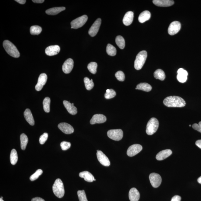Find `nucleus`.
<instances>
[{
  "instance_id": "obj_1",
  "label": "nucleus",
  "mask_w": 201,
  "mask_h": 201,
  "mask_svg": "<svg viewBox=\"0 0 201 201\" xmlns=\"http://www.w3.org/2000/svg\"><path fill=\"white\" fill-rule=\"evenodd\" d=\"M164 104L169 107H182L185 106V100L178 96H170L166 97L163 101Z\"/></svg>"
},
{
  "instance_id": "obj_2",
  "label": "nucleus",
  "mask_w": 201,
  "mask_h": 201,
  "mask_svg": "<svg viewBox=\"0 0 201 201\" xmlns=\"http://www.w3.org/2000/svg\"><path fill=\"white\" fill-rule=\"evenodd\" d=\"M3 47L6 52L10 56L14 58H18L20 57L19 51L16 46L8 40H5L3 42Z\"/></svg>"
},
{
  "instance_id": "obj_3",
  "label": "nucleus",
  "mask_w": 201,
  "mask_h": 201,
  "mask_svg": "<svg viewBox=\"0 0 201 201\" xmlns=\"http://www.w3.org/2000/svg\"><path fill=\"white\" fill-rule=\"evenodd\" d=\"M54 194L56 197L61 198L65 194V189L62 181L59 178L57 179L53 186Z\"/></svg>"
},
{
  "instance_id": "obj_4",
  "label": "nucleus",
  "mask_w": 201,
  "mask_h": 201,
  "mask_svg": "<svg viewBox=\"0 0 201 201\" xmlns=\"http://www.w3.org/2000/svg\"><path fill=\"white\" fill-rule=\"evenodd\" d=\"M147 57V52L145 50L140 52L137 55L134 63L136 69L139 70L143 67Z\"/></svg>"
},
{
  "instance_id": "obj_5",
  "label": "nucleus",
  "mask_w": 201,
  "mask_h": 201,
  "mask_svg": "<svg viewBox=\"0 0 201 201\" xmlns=\"http://www.w3.org/2000/svg\"><path fill=\"white\" fill-rule=\"evenodd\" d=\"M159 125L158 121L156 118H151L147 125L146 133L147 135H152L155 133L158 128Z\"/></svg>"
},
{
  "instance_id": "obj_6",
  "label": "nucleus",
  "mask_w": 201,
  "mask_h": 201,
  "mask_svg": "<svg viewBox=\"0 0 201 201\" xmlns=\"http://www.w3.org/2000/svg\"><path fill=\"white\" fill-rule=\"evenodd\" d=\"M88 18L86 15H84L73 20L71 23V28L78 29L81 27L86 23Z\"/></svg>"
},
{
  "instance_id": "obj_7",
  "label": "nucleus",
  "mask_w": 201,
  "mask_h": 201,
  "mask_svg": "<svg viewBox=\"0 0 201 201\" xmlns=\"http://www.w3.org/2000/svg\"><path fill=\"white\" fill-rule=\"evenodd\" d=\"M123 133L122 130H110L107 132V136L111 139L115 141H119L123 137Z\"/></svg>"
},
{
  "instance_id": "obj_8",
  "label": "nucleus",
  "mask_w": 201,
  "mask_h": 201,
  "mask_svg": "<svg viewBox=\"0 0 201 201\" xmlns=\"http://www.w3.org/2000/svg\"><path fill=\"white\" fill-rule=\"evenodd\" d=\"M149 178L151 184L154 188H157L160 186L162 182V178L159 174L152 173L150 174Z\"/></svg>"
},
{
  "instance_id": "obj_9",
  "label": "nucleus",
  "mask_w": 201,
  "mask_h": 201,
  "mask_svg": "<svg viewBox=\"0 0 201 201\" xmlns=\"http://www.w3.org/2000/svg\"><path fill=\"white\" fill-rule=\"evenodd\" d=\"M142 148L141 145L139 144H134L129 147L127 150V155L130 157H133L139 153Z\"/></svg>"
},
{
  "instance_id": "obj_10",
  "label": "nucleus",
  "mask_w": 201,
  "mask_h": 201,
  "mask_svg": "<svg viewBox=\"0 0 201 201\" xmlns=\"http://www.w3.org/2000/svg\"><path fill=\"white\" fill-rule=\"evenodd\" d=\"M97 156L99 161L102 165L105 167L109 166L110 165L109 160L101 151L97 150Z\"/></svg>"
},
{
  "instance_id": "obj_11",
  "label": "nucleus",
  "mask_w": 201,
  "mask_h": 201,
  "mask_svg": "<svg viewBox=\"0 0 201 201\" xmlns=\"http://www.w3.org/2000/svg\"><path fill=\"white\" fill-rule=\"evenodd\" d=\"M181 28V23L178 21H175L171 23L169 26L168 33L169 34L173 36L176 34L180 31Z\"/></svg>"
},
{
  "instance_id": "obj_12",
  "label": "nucleus",
  "mask_w": 201,
  "mask_h": 201,
  "mask_svg": "<svg viewBox=\"0 0 201 201\" xmlns=\"http://www.w3.org/2000/svg\"><path fill=\"white\" fill-rule=\"evenodd\" d=\"M101 23V19L100 18H98L93 23L88 31L89 34L90 36L93 37L96 36L100 29Z\"/></svg>"
},
{
  "instance_id": "obj_13",
  "label": "nucleus",
  "mask_w": 201,
  "mask_h": 201,
  "mask_svg": "<svg viewBox=\"0 0 201 201\" xmlns=\"http://www.w3.org/2000/svg\"><path fill=\"white\" fill-rule=\"evenodd\" d=\"M47 79L48 76L46 74L43 73L40 74L38 79L37 83L35 86V89L37 91H39L42 89L43 86L46 83Z\"/></svg>"
},
{
  "instance_id": "obj_14",
  "label": "nucleus",
  "mask_w": 201,
  "mask_h": 201,
  "mask_svg": "<svg viewBox=\"0 0 201 201\" xmlns=\"http://www.w3.org/2000/svg\"><path fill=\"white\" fill-rule=\"evenodd\" d=\"M58 128L63 133L66 134H70L73 133L74 129L72 125L67 123H60L58 125Z\"/></svg>"
},
{
  "instance_id": "obj_15",
  "label": "nucleus",
  "mask_w": 201,
  "mask_h": 201,
  "mask_svg": "<svg viewBox=\"0 0 201 201\" xmlns=\"http://www.w3.org/2000/svg\"><path fill=\"white\" fill-rule=\"evenodd\" d=\"M106 117L101 114H96L93 115L90 120V123L91 125L95 124H100L104 123L106 121Z\"/></svg>"
},
{
  "instance_id": "obj_16",
  "label": "nucleus",
  "mask_w": 201,
  "mask_h": 201,
  "mask_svg": "<svg viewBox=\"0 0 201 201\" xmlns=\"http://www.w3.org/2000/svg\"><path fill=\"white\" fill-rule=\"evenodd\" d=\"M74 62L72 58H68L63 63L62 66V70L64 72L68 74L71 72L74 66Z\"/></svg>"
},
{
  "instance_id": "obj_17",
  "label": "nucleus",
  "mask_w": 201,
  "mask_h": 201,
  "mask_svg": "<svg viewBox=\"0 0 201 201\" xmlns=\"http://www.w3.org/2000/svg\"><path fill=\"white\" fill-rule=\"evenodd\" d=\"M60 48L58 45L48 46L45 50V53L48 56H53L59 53Z\"/></svg>"
},
{
  "instance_id": "obj_18",
  "label": "nucleus",
  "mask_w": 201,
  "mask_h": 201,
  "mask_svg": "<svg viewBox=\"0 0 201 201\" xmlns=\"http://www.w3.org/2000/svg\"><path fill=\"white\" fill-rule=\"evenodd\" d=\"M177 79L181 83H184L187 81V76L188 75L186 70L180 68L178 70Z\"/></svg>"
},
{
  "instance_id": "obj_19",
  "label": "nucleus",
  "mask_w": 201,
  "mask_h": 201,
  "mask_svg": "<svg viewBox=\"0 0 201 201\" xmlns=\"http://www.w3.org/2000/svg\"><path fill=\"white\" fill-rule=\"evenodd\" d=\"M63 103L69 113L73 115H76L78 111L76 107L74 105L73 103H70L66 100H64Z\"/></svg>"
},
{
  "instance_id": "obj_20",
  "label": "nucleus",
  "mask_w": 201,
  "mask_h": 201,
  "mask_svg": "<svg viewBox=\"0 0 201 201\" xmlns=\"http://www.w3.org/2000/svg\"><path fill=\"white\" fill-rule=\"evenodd\" d=\"M129 199L130 201H138L140 199V193L135 188L130 189L129 192Z\"/></svg>"
},
{
  "instance_id": "obj_21",
  "label": "nucleus",
  "mask_w": 201,
  "mask_h": 201,
  "mask_svg": "<svg viewBox=\"0 0 201 201\" xmlns=\"http://www.w3.org/2000/svg\"><path fill=\"white\" fill-rule=\"evenodd\" d=\"M153 2L155 5L160 7H168L174 4L173 1L171 0H153Z\"/></svg>"
},
{
  "instance_id": "obj_22",
  "label": "nucleus",
  "mask_w": 201,
  "mask_h": 201,
  "mask_svg": "<svg viewBox=\"0 0 201 201\" xmlns=\"http://www.w3.org/2000/svg\"><path fill=\"white\" fill-rule=\"evenodd\" d=\"M172 153V151L170 150H166L161 151L157 154V160H165L167 157L170 156Z\"/></svg>"
},
{
  "instance_id": "obj_23",
  "label": "nucleus",
  "mask_w": 201,
  "mask_h": 201,
  "mask_svg": "<svg viewBox=\"0 0 201 201\" xmlns=\"http://www.w3.org/2000/svg\"><path fill=\"white\" fill-rule=\"evenodd\" d=\"M134 13L133 12L129 11L125 13L123 20L124 25L126 26H130L133 22Z\"/></svg>"
},
{
  "instance_id": "obj_24",
  "label": "nucleus",
  "mask_w": 201,
  "mask_h": 201,
  "mask_svg": "<svg viewBox=\"0 0 201 201\" xmlns=\"http://www.w3.org/2000/svg\"><path fill=\"white\" fill-rule=\"evenodd\" d=\"M79 176L82 178H83L84 180L87 182H93V181L96 180L93 175L89 172L87 171L80 172Z\"/></svg>"
},
{
  "instance_id": "obj_25",
  "label": "nucleus",
  "mask_w": 201,
  "mask_h": 201,
  "mask_svg": "<svg viewBox=\"0 0 201 201\" xmlns=\"http://www.w3.org/2000/svg\"><path fill=\"white\" fill-rule=\"evenodd\" d=\"M24 116L25 119L28 123L31 125H34L35 122L32 114L29 109H26L24 112Z\"/></svg>"
},
{
  "instance_id": "obj_26",
  "label": "nucleus",
  "mask_w": 201,
  "mask_h": 201,
  "mask_svg": "<svg viewBox=\"0 0 201 201\" xmlns=\"http://www.w3.org/2000/svg\"><path fill=\"white\" fill-rule=\"evenodd\" d=\"M151 14L150 11H145L140 13L139 16L138 20L140 23H144L150 19Z\"/></svg>"
},
{
  "instance_id": "obj_27",
  "label": "nucleus",
  "mask_w": 201,
  "mask_h": 201,
  "mask_svg": "<svg viewBox=\"0 0 201 201\" xmlns=\"http://www.w3.org/2000/svg\"><path fill=\"white\" fill-rule=\"evenodd\" d=\"M66 8L64 7H55L50 8L47 10L46 12L47 14L49 15H56L62 11H64Z\"/></svg>"
},
{
  "instance_id": "obj_28",
  "label": "nucleus",
  "mask_w": 201,
  "mask_h": 201,
  "mask_svg": "<svg viewBox=\"0 0 201 201\" xmlns=\"http://www.w3.org/2000/svg\"><path fill=\"white\" fill-rule=\"evenodd\" d=\"M136 89L141 90L146 92H150L152 89V87L149 84L142 83L137 85Z\"/></svg>"
},
{
  "instance_id": "obj_29",
  "label": "nucleus",
  "mask_w": 201,
  "mask_h": 201,
  "mask_svg": "<svg viewBox=\"0 0 201 201\" xmlns=\"http://www.w3.org/2000/svg\"><path fill=\"white\" fill-rule=\"evenodd\" d=\"M154 76L156 79L164 80L165 79V75L163 70L158 69L156 70L154 73Z\"/></svg>"
},
{
  "instance_id": "obj_30",
  "label": "nucleus",
  "mask_w": 201,
  "mask_h": 201,
  "mask_svg": "<svg viewBox=\"0 0 201 201\" xmlns=\"http://www.w3.org/2000/svg\"><path fill=\"white\" fill-rule=\"evenodd\" d=\"M21 141V147L22 150H26L27 144L28 143V138L27 136L24 133L22 134L20 136Z\"/></svg>"
},
{
  "instance_id": "obj_31",
  "label": "nucleus",
  "mask_w": 201,
  "mask_h": 201,
  "mask_svg": "<svg viewBox=\"0 0 201 201\" xmlns=\"http://www.w3.org/2000/svg\"><path fill=\"white\" fill-rule=\"evenodd\" d=\"M18 160V156L16 151L15 149H13L10 154V162L12 165H14L16 164Z\"/></svg>"
},
{
  "instance_id": "obj_32",
  "label": "nucleus",
  "mask_w": 201,
  "mask_h": 201,
  "mask_svg": "<svg viewBox=\"0 0 201 201\" xmlns=\"http://www.w3.org/2000/svg\"><path fill=\"white\" fill-rule=\"evenodd\" d=\"M115 42L120 49H123L125 46V40L123 37L117 36L115 38Z\"/></svg>"
},
{
  "instance_id": "obj_33",
  "label": "nucleus",
  "mask_w": 201,
  "mask_h": 201,
  "mask_svg": "<svg viewBox=\"0 0 201 201\" xmlns=\"http://www.w3.org/2000/svg\"><path fill=\"white\" fill-rule=\"evenodd\" d=\"M106 51L108 55L110 56H115L116 54V48L113 45L108 44L107 46Z\"/></svg>"
},
{
  "instance_id": "obj_34",
  "label": "nucleus",
  "mask_w": 201,
  "mask_h": 201,
  "mask_svg": "<svg viewBox=\"0 0 201 201\" xmlns=\"http://www.w3.org/2000/svg\"><path fill=\"white\" fill-rule=\"evenodd\" d=\"M85 86L87 90H90L92 89L94 86V83L93 79L90 80L89 78L85 77L84 79Z\"/></svg>"
},
{
  "instance_id": "obj_35",
  "label": "nucleus",
  "mask_w": 201,
  "mask_h": 201,
  "mask_svg": "<svg viewBox=\"0 0 201 201\" xmlns=\"http://www.w3.org/2000/svg\"><path fill=\"white\" fill-rule=\"evenodd\" d=\"M42 28L38 26H31L30 29L31 34L33 35H38L40 34L42 31Z\"/></svg>"
},
{
  "instance_id": "obj_36",
  "label": "nucleus",
  "mask_w": 201,
  "mask_h": 201,
  "mask_svg": "<svg viewBox=\"0 0 201 201\" xmlns=\"http://www.w3.org/2000/svg\"><path fill=\"white\" fill-rule=\"evenodd\" d=\"M50 99L49 97H47L44 98L43 101L44 110L46 113H49L50 111Z\"/></svg>"
},
{
  "instance_id": "obj_37",
  "label": "nucleus",
  "mask_w": 201,
  "mask_h": 201,
  "mask_svg": "<svg viewBox=\"0 0 201 201\" xmlns=\"http://www.w3.org/2000/svg\"><path fill=\"white\" fill-rule=\"evenodd\" d=\"M97 64L95 62H92L88 65V69L90 73L95 74L97 72Z\"/></svg>"
},
{
  "instance_id": "obj_38",
  "label": "nucleus",
  "mask_w": 201,
  "mask_h": 201,
  "mask_svg": "<svg viewBox=\"0 0 201 201\" xmlns=\"http://www.w3.org/2000/svg\"><path fill=\"white\" fill-rule=\"evenodd\" d=\"M116 93L113 90L108 89L106 90L104 96L107 99H110L115 97L116 95Z\"/></svg>"
},
{
  "instance_id": "obj_39",
  "label": "nucleus",
  "mask_w": 201,
  "mask_h": 201,
  "mask_svg": "<svg viewBox=\"0 0 201 201\" xmlns=\"http://www.w3.org/2000/svg\"><path fill=\"white\" fill-rule=\"evenodd\" d=\"M43 172V171L41 169H38L34 174L31 176L30 178V180L31 181L36 180L42 174Z\"/></svg>"
},
{
  "instance_id": "obj_40",
  "label": "nucleus",
  "mask_w": 201,
  "mask_h": 201,
  "mask_svg": "<svg viewBox=\"0 0 201 201\" xmlns=\"http://www.w3.org/2000/svg\"><path fill=\"white\" fill-rule=\"evenodd\" d=\"M77 193L79 201H88L84 190H79Z\"/></svg>"
},
{
  "instance_id": "obj_41",
  "label": "nucleus",
  "mask_w": 201,
  "mask_h": 201,
  "mask_svg": "<svg viewBox=\"0 0 201 201\" xmlns=\"http://www.w3.org/2000/svg\"><path fill=\"white\" fill-rule=\"evenodd\" d=\"M115 76L117 80L120 81H123L125 79V74L122 71H118L115 73Z\"/></svg>"
},
{
  "instance_id": "obj_42",
  "label": "nucleus",
  "mask_w": 201,
  "mask_h": 201,
  "mask_svg": "<svg viewBox=\"0 0 201 201\" xmlns=\"http://www.w3.org/2000/svg\"><path fill=\"white\" fill-rule=\"evenodd\" d=\"M60 146L63 150H68L71 146V143L70 142L63 141L60 143Z\"/></svg>"
},
{
  "instance_id": "obj_43",
  "label": "nucleus",
  "mask_w": 201,
  "mask_h": 201,
  "mask_svg": "<svg viewBox=\"0 0 201 201\" xmlns=\"http://www.w3.org/2000/svg\"><path fill=\"white\" fill-rule=\"evenodd\" d=\"M48 134L46 133H45L41 135L40 137L39 142L41 145H43L45 143L48 139Z\"/></svg>"
},
{
  "instance_id": "obj_44",
  "label": "nucleus",
  "mask_w": 201,
  "mask_h": 201,
  "mask_svg": "<svg viewBox=\"0 0 201 201\" xmlns=\"http://www.w3.org/2000/svg\"><path fill=\"white\" fill-rule=\"evenodd\" d=\"M192 127L194 129L196 130L197 131L201 133V122H199L198 124L197 123L194 124L192 125Z\"/></svg>"
},
{
  "instance_id": "obj_45",
  "label": "nucleus",
  "mask_w": 201,
  "mask_h": 201,
  "mask_svg": "<svg viewBox=\"0 0 201 201\" xmlns=\"http://www.w3.org/2000/svg\"><path fill=\"white\" fill-rule=\"evenodd\" d=\"M181 199L180 196L176 195L172 198L171 201H181Z\"/></svg>"
},
{
  "instance_id": "obj_46",
  "label": "nucleus",
  "mask_w": 201,
  "mask_h": 201,
  "mask_svg": "<svg viewBox=\"0 0 201 201\" xmlns=\"http://www.w3.org/2000/svg\"><path fill=\"white\" fill-rule=\"evenodd\" d=\"M31 201H45L41 198L36 197L32 199Z\"/></svg>"
},
{
  "instance_id": "obj_47",
  "label": "nucleus",
  "mask_w": 201,
  "mask_h": 201,
  "mask_svg": "<svg viewBox=\"0 0 201 201\" xmlns=\"http://www.w3.org/2000/svg\"><path fill=\"white\" fill-rule=\"evenodd\" d=\"M196 145L201 149V140H197L196 142Z\"/></svg>"
},
{
  "instance_id": "obj_48",
  "label": "nucleus",
  "mask_w": 201,
  "mask_h": 201,
  "mask_svg": "<svg viewBox=\"0 0 201 201\" xmlns=\"http://www.w3.org/2000/svg\"><path fill=\"white\" fill-rule=\"evenodd\" d=\"M15 1L21 4H24L26 2L25 0H16Z\"/></svg>"
},
{
  "instance_id": "obj_49",
  "label": "nucleus",
  "mask_w": 201,
  "mask_h": 201,
  "mask_svg": "<svg viewBox=\"0 0 201 201\" xmlns=\"http://www.w3.org/2000/svg\"><path fill=\"white\" fill-rule=\"evenodd\" d=\"M33 2L36 3H42L44 2V0H33Z\"/></svg>"
},
{
  "instance_id": "obj_50",
  "label": "nucleus",
  "mask_w": 201,
  "mask_h": 201,
  "mask_svg": "<svg viewBox=\"0 0 201 201\" xmlns=\"http://www.w3.org/2000/svg\"><path fill=\"white\" fill-rule=\"evenodd\" d=\"M197 182L201 184V176L197 179Z\"/></svg>"
},
{
  "instance_id": "obj_51",
  "label": "nucleus",
  "mask_w": 201,
  "mask_h": 201,
  "mask_svg": "<svg viewBox=\"0 0 201 201\" xmlns=\"http://www.w3.org/2000/svg\"><path fill=\"white\" fill-rule=\"evenodd\" d=\"M2 199H3V197H1V199H0V201H4Z\"/></svg>"
},
{
  "instance_id": "obj_52",
  "label": "nucleus",
  "mask_w": 201,
  "mask_h": 201,
  "mask_svg": "<svg viewBox=\"0 0 201 201\" xmlns=\"http://www.w3.org/2000/svg\"><path fill=\"white\" fill-rule=\"evenodd\" d=\"M189 126H190V127L191 126V125H189Z\"/></svg>"
}]
</instances>
